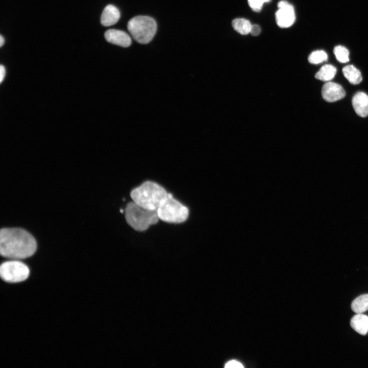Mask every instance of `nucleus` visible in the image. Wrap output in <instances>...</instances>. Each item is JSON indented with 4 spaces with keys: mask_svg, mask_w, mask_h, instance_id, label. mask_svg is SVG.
<instances>
[{
    "mask_svg": "<svg viewBox=\"0 0 368 368\" xmlns=\"http://www.w3.org/2000/svg\"><path fill=\"white\" fill-rule=\"evenodd\" d=\"M351 309L356 313H362L368 310V294L356 298L351 304Z\"/></svg>",
    "mask_w": 368,
    "mask_h": 368,
    "instance_id": "2eb2a0df",
    "label": "nucleus"
},
{
    "mask_svg": "<svg viewBox=\"0 0 368 368\" xmlns=\"http://www.w3.org/2000/svg\"><path fill=\"white\" fill-rule=\"evenodd\" d=\"M6 75V69L4 66L1 65L0 67V82L2 83Z\"/></svg>",
    "mask_w": 368,
    "mask_h": 368,
    "instance_id": "4be33fe9",
    "label": "nucleus"
},
{
    "mask_svg": "<svg viewBox=\"0 0 368 368\" xmlns=\"http://www.w3.org/2000/svg\"><path fill=\"white\" fill-rule=\"evenodd\" d=\"M30 270L24 263L14 260L2 264L0 275L2 279L9 283H18L26 280L29 276Z\"/></svg>",
    "mask_w": 368,
    "mask_h": 368,
    "instance_id": "423d86ee",
    "label": "nucleus"
},
{
    "mask_svg": "<svg viewBox=\"0 0 368 368\" xmlns=\"http://www.w3.org/2000/svg\"><path fill=\"white\" fill-rule=\"evenodd\" d=\"M104 37L108 42L124 48L129 47L131 43L130 36L125 32L119 30H108L105 32Z\"/></svg>",
    "mask_w": 368,
    "mask_h": 368,
    "instance_id": "1a4fd4ad",
    "label": "nucleus"
},
{
    "mask_svg": "<svg viewBox=\"0 0 368 368\" xmlns=\"http://www.w3.org/2000/svg\"><path fill=\"white\" fill-rule=\"evenodd\" d=\"M352 105L356 113L361 117L368 116V96L364 93L359 91L352 98Z\"/></svg>",
    "mask_w": 368,
    "mask_h": 368,
    "instance_id": "9d476101",
    "label": "nucleus"
},
{
    "mask_svg": "<svg viewBox=\"0 0 368 368\" xmlns=\"http://www.w3.org/2000/svg\"><path fill=\"white\" fill-rule=\"evenodd\" d=\"M159 219L169 222L180 223L185 221L189 215V210L174 199L170 193L157 210Z\"/></svg>",
    "mask_w": 368,
    "mask_h": 368,
    "instance_id": "39448f33",
    "label": "nucleus"
},
{
    "mask_svg": "<svg viewBox=\"0 0 368 368\" xmlns=\"http://www.w3.org/2000/svg\"><path fill=\"white\" fill-rule=\"evenodd\" d=\"M5 42V39L3 37V36L1 35H0V47H2Z\"/></svg>",
    "mask_w": 368,
    "mask_h": 368,
    "instance_id": "5701e85b",
    "label": "nucleus"
},
{
    "mask_svg": "<svg viewBox=\"0 0 368 368\" xmlns=\"http://www.w3.org/2000/svg\"><path fill=\"white\" fill-rule=\"evenodd\" d=\"M125 216L127 223L140 232L147 229L151 225L156 223L159 219L157 210L143 209L133 201L127 204Z\"/></svg>",
    "mask_w": 368,
    "mask_h": 368,
    "instance_id": "7ed1b4c3",
    "label": "nucleus"
},
{
    "mask_svg": "<svg viewBox=\"0 0 368 368\" xmlns=\"http://www.w3.org/2000/svg\"><path fill=\"white\" fill-rule=\"evenodd\" d=\"M127 28L133 37L138 42L147 44L154 36L157 25L155 20L148 16H136L128 22Z\"/></svg>",
    "mask_w": 368,
    "mask_h": 368,
    "instance_id": "20e7f679",
    "label": "nucleus"
},
{
    "mask_svg": "<svg viewBox=\"0 0 368 368\" xmlns=\"http://www.w3.org/2000/svg\"><path fill=\"white\" fill-rule=\"evenodd\" d=\"M342 73L346 78L352 84H358L362 80L360 72L353 65L345 66L342 68Z\"/></svg>",
    "mask_w": 368,
    "mask_h": 368,
    "instance_id": "ddd939ff",
    "label": "nucleus"
},
{
    "mask_svg": "<svg viewBox=\"0 0 368 368\" xmlns=\"http://www.w3.org/2000/svg\"><path fill=\"white\" fill-rule=\"evenodd\" d=\"M251 25L249 21L245 18H236L232 21V26L234 30L242 35L250 33Z\"/></svg>",
    "mask_w": 368,
    "mask_h": 368,
    "instance_id": "dca6fc26",
    "label": "nucleus"
},
{
    "mask_svg": "<svg viewBox=\"0 0 368 368\" xmlns=\"http://www.w3.org/2000/svg\"><path fill=\"white\" fill-rule=\"evenodd\" d=\"M261 28L258 25L255 24L251 25L250 33L252 36H256L259 35L261 33Z\"/></svg>",
    "mask_w": 368,
    "mask_h": 368,
    "instance_id": "412c9836",
    "label": "nucleus"
},
{
    "mask_svg": "<svg viewBox=\"0 0 368 368\" xmlns=\"http://www.w3.org/2000/svg\"><path fill=\"white\" fill-rule=\"evenodd\" d=\"M336 73V68L331 64L323 65L317 72L315 77L316 79L323 81H329L335 76Z\"/></svg>",
    "mask_w": 368,
    "mask_h": 368,
    "instance_id": "4468645a",
    "label": "nucleus"
},
{
    "mask_svg": "<svg viewBox=\"0 0 368 368\" xmlns=\"http://www.w3.org/2000/svg\"><path fill=\"white\" fill-rule=\"evenodd\" d=\"M321 95L326 101L333 102L343 98L346 96V92L339 84L327 82L322 87Z\"/></svg>",
    "mask_w": 368,
    "mask_h": 368,
    "instance_id": "6e6552de",
    "label": "nucleus"
},
{
    "mask_svg": "<svg viewBox=\"0 0 368 368\" xmlns=\"http://www.w3.org/2000/svg\"><path fill=\"white\" fill-rule=\"evenodd\" d=\"M308 61L312 64H318L328 59L327 53L323 50H317L312 52L308 57Z\"/></svg>",
    "mask_w": 368,
    "mask_h": 368,
    "instance_id": "a211bd4d",
    "label": "nucleus"
},
{
    "mask_svg": "<svg viewBox=\"0 0 368 368\" xmlns=\"http://www.w3.org/2000/svg\"><path fill=\"white\" fill-rule=\"evenodd\" d=\"M120 17L118 9L112 5H108L104 9L101 16V24L105 27L116 24Z\"/></svg>",
    "mask_w": 368,
    "mask_h": 368,
    "instance_id": "9b49d317",
    "label": "nucleus"
},
{
    "mask_svg": "<svg viewBox=\"0 0 368 368\" xmlns=\"http://www.w3.org/2000/svg\"><path fill=\"white\" fill-rule=\"evenodd\" d=\"M278 10L275 13V20L279 27L286 28L291 26L295 21V15L292 5L286 1L278 4Z\"/></svg>",
    "mask_w": 368,
    "mask_h": 368,
    "instance_id": "0eeeda50",
    "label": "nucleus"
},
{
    "mask_svg": "<svg viewBox=\"0 0 368 368\" xmlns=\"http://www.w3.org/2000/svg\"><path fill=\"white\" fill-rule=\"evenodd\" d=\"M224 366L226 368H243L244 367L241 363L235 360L227 362Z\"/></svg>",
    "mask_w": 368,
    "mask_h": 368,
    "instance_id": "aec40b11",
    "label": "nucleus"
},
{
    "mask_svg": "<svg viewBox=\"0 0 368 368\" xmlns=\"http://www.w3.org/2000/svg\"><path fill=\"white\" fill-rule=\"evenodd\" d=\"M337 60L341 63H346L349 61V52L343 46L337 45L333 50Z\"/></svg>",
    "mask_w": 368,
    "mask_h": 368,
    "instance_id": "f3484780",
    "label": "nucleus"
},
{
    "mask_svg": "<svg viewBox=\"0 0 368 368\" xmlns=\"http://www.w3.org/2000/svg\"><path fill=\"white\" fill-rule=\"evenodd\" d=\"M351 326L359 334L365 335L368 332V316L362 313H356L351 319Z\"/></svg>",
    "mask_w": 368,
    "mask_h": 368,
    "instance_id": "f8f14e48",
    "label": "nucleus"
},
{
    "mask_svg": "<svg viewBox=\"0 0 368 368\" xmlns=\"http://www.w3.org/2000/svg\"><path fill=\"white\" fill-rule=\"evenodd\" d=\"M133 201L143 209L157 210L167 198L168 193L161 186L152 181H146L130 192Z\"/></svg>",
    "mask_w": 368,
    "mask_h": 368,
    "instance_id": "f03ea898",
    "label": "nucleus"
},
{
    "mask_svg": "<svg viewBox=\"0 0 368 368\" xmlns=\"http://www.w3.org/2000/svg\"><path fill=\"white\" fill-rule=\"evenodd\" d=\"M270 0H248V4L251 9L256 12H259L262 9L263 5Z\"/></svg>",
    "mask_w": 368,
    "mask_h": 368,
    "instance_id": "6ab92c4d",
    "label": "nucleus"
},
{
    "mask_svg": "<svg viewBox=\"0 0 368 368\" xmlns=\"http://www.w3.org/2000/svg\"><path fill=\"white\" fill-rule=\"evenodd\" d=\"M35 239L20 228H4L0 232V252L8 258L19 260L28 258L36 251Z\"/></svg>",
    "mask_w": 368,
    "mask_h": 368,
    "instance_id": "f257e3e1",
    "label": "nucleus"
}]
</instances>
